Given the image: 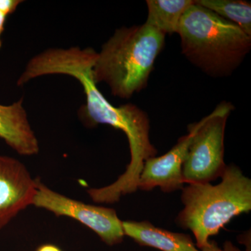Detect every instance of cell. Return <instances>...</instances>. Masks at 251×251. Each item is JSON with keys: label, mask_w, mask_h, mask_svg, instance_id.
I'll return each mask as SVG.
<instances>
[{"label": "cell", "mask_w": 251, "mask_h": 251, "mask_svg": "<svg viewBox=\"0 0 251 251\" xmlns=\"http://www.w3.org/2000/svg\"><path fill=\"white\" fill-rule=\"evenodd\" d=\"M97 54L92 48L46 50L29 61L17 84L21 86L36 77L54 74L75 77L82 85L86 96L85 105L78 111L84 125L93 128L108 125L125 133L130 153V163L126 171L112 184L94 188L92 191L94 202L112 204L138 189L144 165L156 156L157 150L150 140V120L146 112L132 103L114 106L99 91L92 74Z\"/></svg>", "instance_id": "obj_1"}, {"label": "cell", "mask_w": 251, "mask_h": 251, "mask_svg": "<svg viewBox=\"0 0 251 251\" xmlns=\"http://www.w3.org/2000/svg\"><path fill=\"white\" fill-rule=\"evenodd\" d=\"M166 35L146 23L117 29L97 52L92 74L105 82L112 95L129 99L148 85Z\"/></svg>", "instance_id": "obj_2"}, {"label": "cell", "mask_w": 251, "mask_h": 251, "mask_svg": "<svg viewBox=\"0 0 251 251\" xmlns=\"http://www.w3.org/2000/svg\"><path fill=\"white\" fill-rule=\"evenodd\" d=\"M177 34L186 58L213 77L231 75L251 48V36L196 1L184 13Z\"/></svg>", "instance_id": "obj_3"}, {"label": "cell", "mask_w": 251, "mask_h": 251, "mask_svg": "<svg viewBox=\"0 0 251 251\" xmlns=\"http://www.w3.org/2000/svg\"><path fill=\"white\" fill-rule=\"evenodd\" d=\"M219 184H189L181 189L184 209L176 223L193 232L199 250L236 216L251 210V180L235 165L226 166Z\"/></svg>", "instance_id": "obj_4"}, {"label": "cell", "mask_w": 251, "mask_h": 251, "mask_svg": "<svg viewBox=\"0 0 251 251\" xmlns=\"http://www.w3.org/2000/svg\"><path fill=\"white\" fill-rule=\"evenodd\" d=\"M232 110V104L224 102L202 119L183 164L184 184L211 183L224 174L225 130Z\"/></svg>", "instance_id": "obj_5"}, {"label": "cell", "mask_w": 251, "mask_h": 251, "mask_svg": "<svg viewBox=\"0 0 251 251\" xmlns=\"http://www.w3.org/2000/svg\"><path fill=\"white\" fill-rule=\"evenodd\" d=\"M32 205L51 211L57 216L76 220L98 234L107 245L120 244L125 237L122 221L115 209L85 204L66 197L50 189L39 179Z\"/></svg>", "instance_id": "obj_6"}, {"label": "cell", "mask_w": 251, "mask_h": 251, "mask_svg": "<svg viewBox=\"0 0 251 251\" xmlns=\"http://www.w3.org/2000/svg\"><path fill=\"white\" fill-rule=\"evenodd\" d=\"M202 120L188 126V134L163 156L153 157L145 162L140 174L138 189L149 191L158 187L164 193H172L184 187L182 167L188 149Z\"/></svg>", "instance_id": "obj_7"}, {"label": "cell", "mask_w": 251, "mask_h": 251, "mask_svg": "<svg viewBox=\"0 0 251 251\" xmlns=\"http://www.w3.org/2000/svg\"><path fill=\"white\" fill-rule=\"evenodd\" d=\"M36 188L37 179L31 177L23 163L0 154V229L32 205Z\"/></svg>", "instance_id": "obj_8"}, {"label": "cell", "mask_w": 251, "mask_h": 251, "mask_svg": "<svg viewBox=\"0 0 251 251\" xmlns=\"http://www.w3.org/2000/svg\"><path fill=\"white\" fill-rule=\"evenodd\" d=\"M0 138L23 156L39 153V141L28 120L23 99L9 105L0 104Z\"/></svg>", "instance_id": "obj_9"}, {"label": "cell", "mask_w": 251, "mask_h": 251, "mask_svg": "<svg viewBox=\"0 0 251 251\" xmlns=\"http://www.w3.org/2000/svg\"><path fill=\"white\" fill-rule=\"evenodd\" d=\"M122 225L125 236L139 245L162 251H201L188 234L160 228L147 221H125Z\"/></svg>", "instance_id": "obj_10"}, {"label": "cell", "mask_w": 251, "mask_h": 251, "mask_svg": "<svg viewBox=\"0 0 251 251\" xmlns=\"http://www.w3.org/2000/svg\"><path fill=\"white\" fill-rule=\"evenodd\" d=\"M194 2L192 0H148L145 23L165 35L177 33L184 13Z\"/></svg>", "instance_id": "obj_11"}, {"label": "cell", "mask_w": 251, "mask_h": 251, "mask_svg": "<svg viewBox=\"0 0 251 251\" xmlns=\"http://www.w3.org/2000/svg\"><path fill=\"white\" fill-rule=\"evenodd\" d=\"M196 3L234 23L251 36V4L242 0H198Z\"/></svg>", "instance_id": "obj_12"}, {"label": "cell", "mask_w": 251, "mask_h": 251, "mask_svg": "<svg viewBox=\"0 0 251 251\" xmlns=\"http://www.w3.org/2000/svg\"><path fill=\"white\" fill-rule=\"evenodd\" d=\"M201 251H242L238 249L232 242H226L224 243V247L221 249L218 246L217 243L214 241H209V244L206 247L201 249Z\"/></svg>", "instance_id": "obj_13"}, {"label": "cell", "mask_w": 251, "mask_h": 251, "mask_svg": "<svg viewBox=\"0 0 251 251\" xmlns=\"http://www.w3.org/2000/svg\"><path fill=\"white\" fill-rule=\"evenodd\" d=\"M22 2L21 0H0V11L9 16L14 14Z\"/></svg>", "instance_id": "obj_14"}, {"label": "cell", "mask_w": 251, "mask_h": 251, "mask_svg": "<svg viewBox=\"0 0 251 251\" xmlns=\"http://www.w3.org/2000/svg\"><path fill=\"white\" fill-rule=\"evenodd\" d=\"M7 17V15L0 11V49H1V46H2L1 36H2L3 32H4V31L5 23H6Z\"/></svg>", "instance_id": "obj_15"}, {"label": "cell", "mask_w": 251, "mask_h": 251, "mask_svg": "<svg viewBox=\"0 0 251 251\" xmlns=\"http://www.w3.org/2000/svg\"><path fill=\"white\" fill-rule=\"evenodd\" d=\"M36 251H62L57 247V246L53 244H44L38 248Z\"/></svg>", "instance_id": "obj_16"}]
</instances>
